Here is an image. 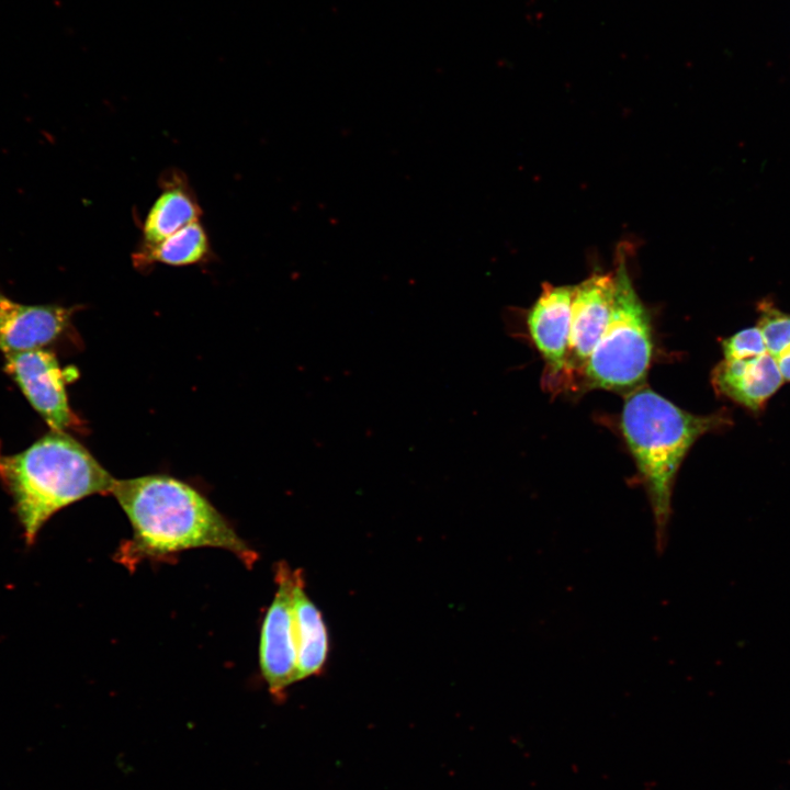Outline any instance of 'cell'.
Here are the masks:
<instances>
[{"instance_id":"cell-5","label":"cell","mask_w":790,"mask_h":790,"mask_svg":"<svg viewBox=\"0 0 790 790\" xmlns=\"http://www.w3.org/2000/svg\"><path fill=\"white\" fill-rule=\"evenodd\" d=\"M3 371L50 430L66 432L80 428L81 421L66 392L67 383L78 377V371L61 368L54 352L35 349L4 354Z\"/></svg>"},{"instance_id":"cell-9","label":"cell","mask_w":790,"mask_h":790,"mask_svg":"<svg viewBox=\"0 0 790 790\" xmlns=\"http://www.w3.org/2000/svg\"><path fill=\"white\" fill-rule=\"evenodd\" d=\"M613 273H592L574 285L566 374L582 372L610 317Z\"/></svg>"},{"instance_id":"cell-6","label":"cell","mask_w":790,"mask_h":790,"mask_svg":"<svg viewBox=\"0 0 790 790\" xmlns=\"http://www.w3.org/2000/svg\"><path fill=\"white\" fill-rule=\"evenodd\" d=\"M298 569L284 562L275 568L278 585L260 633L259 664L270 693L281 699L285 689L296 682V646L293 622V586Z\"/></svg>"},{"instance_id":"cell-8","label":"cell","mask_w":790,"mask_h":790,"mask_svg":"<svg viewBox=\"0 0 790 790\" xmlns=\"http://www.w3.org/2000/svg\"><path fill=\"white\" fill-rule=\"evenodd\" d=\"M573 293L574 285L544 283L526 314L529 337L544 359L551 380L566 376Z\"/></svg>"},{"instance_id":"cell-10","label":"cell","mask_w":790,"mask_h":790,"mask_svg":"<svg viewBox=\"0 0 790 790\" xmlns=\"http://www.w3.org/2000/svg\"><path fill=\"white\" fill-rule=\"evenodd\" d=\"M785 380L769 353L744 360H722L711 373L714 391L732 402L759 411Z\"/></svg>"},{"instance_id":"cell-15","label":"cell","mask_w":790,"mask_h":790,"mask_svg":"<svg viewBox=\"0 0 790 790\" xmlns=\"http://www.w3.org/2000/svg\"><path fill=\"white\" fill-rule=\"evenodd\" d=\"M725 360H744L768 353L759 328L742 329L722 341Z\"/></svg>"},{"instance_id":"cell-7","label":"cell","mask_w":790,"mask_h":790,"mask_svg":"<svg viewBox=\"0 0 790 790\" xmlns=\"http://www.w3.org/2000/svg\"><path fill=\"white\" fill-rule=\"evenodd\" d=\"M77 308L30 305L0 292V351L4 354L44 349L68 334Z\"/></svg>"},{"instance_id":"cell-12","label":"cell","mask_w":790,"mask_h":790,"mask_svg":"<svg viewBox=\"0 0 790 790\" xmlns=\"http://www.w3.org/2000/svg\"><path fill=\"white\" fill-rule=\"evenodd\" d=\"M163 191L151 205L143 224L139 250H147L181 228L198 222L202 210L182 176L165 177Z\"/></svg>"},{"instance_id":"cell-3","label":"cell","mask_w":790,"mask_h":790,"mask_svg":"<svg viewBox=\"0 0 790 790\" xmlns=\"http://www.w3.org/2000/svg\"><path fill=\"white\" fill-rule=\"evenodd\" d=\"M730 422L727 411L691 414L645 383L625 394L621 430L648 497L659 552L666 546L673 489L685 456L701 436Z\"/></svg>"},{"instance_id":"cell-16","label":"cell","mask_w":790,"mask_h":790,"mask_svg":"<svg viewBox=\"0 0 790 790\" xmlns=\"http://www.w3.org/2000/svg\"><path fill=\"white\" fill-rule=\"evenodd\" d=\"M777 362L783 380L790 382V349L777 358Z\"/></svg>"},{"instance_id":"cell-4","label":"cell","mask_w":790,"mask_h":790,"mask_svg":"<svg viewBox=\"0 0 790 790\" xmlns=\"http://www.w3.org/2000/svg\"><path fill=\"white\" fill-rule=\"evenodd\" d=\"M613 278L610 317L582 374L588 388L627 394L644 384L654 345L650 314L633 286L624 251L618 253Z\"/></svg>"},{"instance_id":"cell-14","label":"cell","mask_w":790,"mask_h":790,"mask_svg":"<svg viewBox=\"0 0 790 790\" xmlns=\"http://www.w3.org/2000/svg\"><path fill=\"white\" fill-rule=\"evenodd\" d=\"M757 307V327L765 339L767 352L777 359L790 349V314L768 300H763Z\"/></svg>"},{"instance_id":"cell-13","label":"cell","mask_w":790,"mask_h":790,"mask_svg":"<svg viewBox=\"0 0 790 790\" xmlns=\"http://www.w3.org/2000/svg\"><path fill=\"white\" fill-rule=\"evenodd\" d=\"M210 252L207 234L198 221L176 232L155 247L138 250L134 253L133 259L139 267L155 262L188 266L203 261Z\"/></svg>"},{"instance_id":"cell-11","label":"cell","mask_w":790,"mask_h":790,"mask_svg":"<svg viewBox=\"0 0 790 790\" xmlns=\"http://www.w3.org/2000/svg\"><path fill=\"white\" fill-rule=\"evenodd\" d=\"M298 569L293 586V622L296 646V682L318 675L326 663L329 640L323 616L305 592Z\"/></svg>"},{"instance_id":"cell-1","label":"cell","mask_w":790,"mask_h":790,"mask_svg":"<svg viewBox=\"0 0 790 790\" xmlns=\"http://www.w3.org/2000/svg\"><path fill=\"white\" fill-rule=\"evenodd\" d=\"M111 495L126 514L132 539L117 553L132 566L144 558L183 550L216 548L251 566L257 554L198 490L166 475L116 479Z\"/></svg>"},{"instance_id":"cell-2","label":"cell","mask_w":790,"mask_h":790,"mask_svg":"<svg viewBox=\"0 0 790 790\" xmlns=\"http://www.w3.org/2000/svg\"><path fill=\"white\" fill-rule=\"evenodd\" d=\"M115 478L70 435L50 430L25 450L0 447V484L9 494L27 545L59 510L95 494H111Z\"/></svg>"}]
</instances>
